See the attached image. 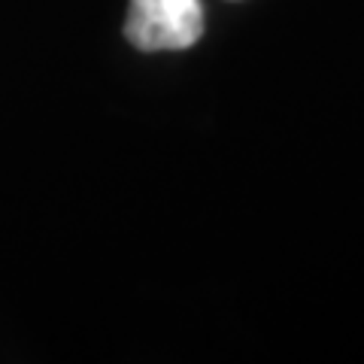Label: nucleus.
I'll list each match as a JSON object with an SVG mask.
<instances>
[{
	"mask_svg": "<svg viewBox=\"0 0 364 364\" xmlns=\"http://www.w3.org/2000/svg\"><path fill=\"white\" fill-rule=\"evenodd\" d=\"M203 33L200 0H131L124 37L140 52H176Z\"/></svg>",
	"mask_w": 364,
	"mask_h": 364,
	"instance_id": "nucleus-1",
	"label": "nucleus"
}]
</instances>
